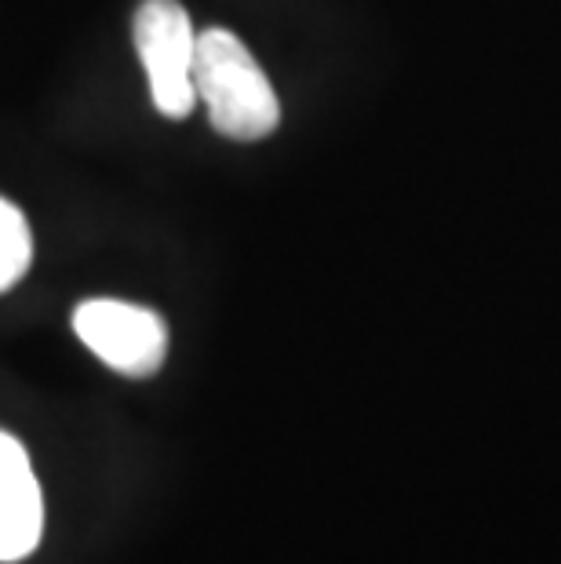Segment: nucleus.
Segmentation results:
<instances>
[{
  "label": "nucleus",
  "instance_id": "7ed1b4c3",
  "mask_svg": "<svg viewBox=\"0 0 561 564\" xmlns=\"http://www.w3.org/2000/svg\"><path fill=\"white\" fill-rule=\"evenodd\" d=\"M74 332L103 365L131 379L153 376L169 354V328L147 306L121 299H88L77 306Z\"/></svg>",
  "mask_w": 561,
  "mask_h": 564
},
{
  "label": "nucleus",
  "instance_id": "20e7f679",
  "mask_svg": "<svg viewBox=\"0 0 561 564\" xmlns=\"http://www.w3.org/2000/svg\"><path fill=\"white\" fill-rule=\"evenodd\" d=\"M44 502L26 448L0 434V561H22L41 543Z\"/></svg>",
  "mask_w": 561,
  "mask_h": 564
},
{
  "label": "nucleus",
  "instance_id": "39448f33",
  "mask_svg": "<svg viewBox=\"0 0 561 564\" xmlns=\"http://www.w3.org/2000/svg\"><path fill=\"white\" fill-rule=\"evenodd\" d=\"M30 259H33V237L26 215L11 200L0 197V292H8L30 270Z\"/></svg>",
  "mask_w": 561,
  "mask_h": 564
},
{
  "label": "nucleus",
  "instance_id": "f257e3e1",
  "mask_svg": "<svg viewBox=\"0 0 561 564\" xmlns=\"http://www.w3.org/2000/svg\"><path fill=\"white\" fill-rule=\"evenodd\" d=\"M194 95L212 128L226 139H267L281 121V102L256 55L230 30H201L194 55Z\"/></svg>",
  "mask_w": 561,
  "mask_h": 564
},
{
  "label": "nucleus",
  "instance_id": "f03ea898",
  "mask_svg": "<svg viewBox=\"0 0 561 564\" xmlns=\"http://www.w3.org/2000/svg\"><path fill=\"white\" fill-rule=\"evenodd\" d=\"M136 52L150 77V99L158 113L169 121L194 113L197 30L179 0H142L136 11Z\"/></svg>",
  "mask_w": 561,
  "mask_h": 564
}]
</instances>
